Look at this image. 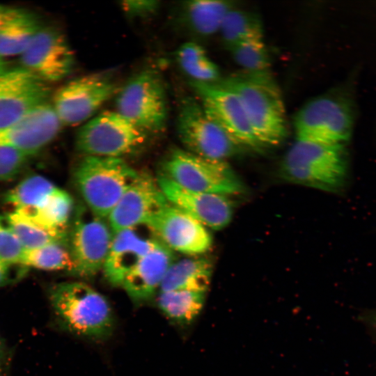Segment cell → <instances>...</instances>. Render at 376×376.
<instances>
[{"mask_svg":"<svg viewBox=\"0 0 376 376\" xmlns=\"http://www.w3.org/2000/svg\"><path fill=\"white\" fill-rule=\"evenodd\" d=\"M62 126L52 104L43 103L15 123L0 127V147L33 156L55 139Z\"/></svg>","mask_w":376,"mask_h":376,"instance_id":"cell-17","label":"cell"},{"mask_svg":"<svg viewBox=\"0 0 376 376\" xmlns=\"http://www.w3.org/2000/svg\"><path fill=\"white\" fill-rule=\"evenodd\" d=\"M294 124L296 140L345 145L352 134L354 116L347 102L324 95L304 104Z\"/></svg>","mask_w":376,"mask_h":376,"instance_id":"cell-7","label":"cell"},{"mask_svg":"<svg viewBox=\"0 0 376 376\" xmlns=\"http://www.w3.org/2000/svg\"><path fill=\"white\" fill-rule=\"evenodd\" d=\"M219 32L228 48L247 39L263 37L259 18L253 13L233 8L226 15Z\"/></svg>","mask_w":376,"mask_h":376,"instance_id":"cell-30","label":"cell"},{"mask_svg":"<svg viewBox=\"0 0 376 376\" xmlns=\"http://www.w3.org/2000/svg\"><path fill=\"white\" fill-rule=\"evenodd\" d=\"M72 228L70 251L72 260L70 273L91 278L102 270L113 232L106 219L81 211Z\"/></svg>","mask_w":376,"mask_h":376,"instance_id":"cell-10","label":"cell"},{"mask_svg":"<svg viewBox=\"0 0 376 376\" xmlns=\"http://www.w3.org/2000/svg\"><path fill=\"white\" fill-rule=\"evenodd\" d=\"M0 376H3V372H2V352H1V342H0Z\"/></svg>","mask_w":376,"mask_h":376,"instance_id":"cell-39","label":"cell"},{"mask_svg":"<svg viewBox=\"0 0 376 376\" xmlns=\"http://www.w3.org/2000/svg\"><path fill=\"white\" fill-rule=\"evenodd\" d=\"M234 92L262 146L278 145L287 135L285 111L280 90L267 71L235 75L221 83Z\"/></svg>","mask_w":376,"mask_h":376,"instance_id":"cell-1","label":"cell"},{"mask_svg":"<svg viewBox=\"0 0 376 376\" xmlns=\"http://www.w3.org/2000/svg\"><path fill=\"white\" fill-rule=\"evenodd\" d=\"M52 308L72 332L93 340L109 337L114 316L107 298L89 285L69 281L54 285L49 291Z\"/></svg>","mask_w":376,"mask_h":376,"instance_id":"cell-2","label":"cell"},{"mask_svg":"<svg viewBox=\"0 0 376 376\" xmlns=\"http://www.w3.org/2000/svg\"><path fill=\"white\" fill-rule=\"evenodd\" d=\"M23 68L47 82L67 77L74 65V54L63 35L55 29L40 28L20 55Z\"/></svg>","mask_w":376,"mask_h":376,"instance_id":"cell-13","label":"cell"},{"mask_svg":"<svg viewBox=\"0 0 376 376\" xmlns=\"http://www.w3.org/2000/svg\"><path fill=\"white\" fill-rule=\"evenodd\" d=\"M282 165H300L347 171L345 145L296 140Z\"/></svg>","mask_w":376,"mask_h":376,"instance_id":"cell-21","label":"cell"},{"mask_svg":"<svg viewBox=\"0 0 376 376\" xmlns=\"http://www.w3.org/2000/svg\"><path fill=\"white\" fill-rule=\"evenodd\" d=\"M6 70V63L3 58L0 56V73L5 71Z\"/></svg>","mask_w":376,"mask_h":376,"instance_id":"cell-38","label":"cell"},{"mask_svg":"<svg viewBox=\"0 0 376 376\" xmlns=\"http://www.w3.org/2000/svg\"><path fill=\"white\" fill-rule=\"evenodd\" d=\"M233 8L228 1H189L182 6L183 17L195 33L210 36L219 31L226 15Z\"/></svg>","mask_w":376,"mask_h":376,"instance_id":"cell-23","label":"cell"},{"mask_svg":"<svg viewBox=\"0 0 376 376\" xmlns=\"http://www.w3.org/2000/svg\"><path fill=\"white\" fill-rule=\"evenodd\" d=\"M73 207L71 196L58 187L42 203L35 207L14 210L47 228L66 230Z\"/></svg>","mask_w":376,"mask_h":376,"instance_id":"cell-24","label":"cell"},{"mask_svg":"<svg viewBox=\"0 0 376 376\" xmlns=\"http://www.w3.org/2000/svg\"><path fill=\"white\" fill-rule=\"evenodd\" d=\"M228 49L235 62L245 71H267L269 57L263 37L241 41Z\"/></svg>","mask_w":376,"mask_h":376,"instance_id":"cell-32","label":"cell"},{"mask_svg":"<svg viewBox=\"0 0 376 376\" xmlns=\"http://www.w3.org/2000/svg\"><path fill=\"white\" fill-rule=\"evenodd\" d=\"M29 13L22 9L0 4V32Z\"/></svg>","mask_w":376,"mask_h":376,"instance_id":"cell-36","label":"cell"},{"mask_svg":"<svg viewBox=\"0 0 376 376\" xmlns=\"http://www.w3.org/2000/svg\"><path fill=\"white\" fill-rule=\"evenodd\" d=\"M24 250L6 219L0 217V259L10 266L19 265Z\"/></svg>","mask_w":376,"mask_h":376,"instance_id":"cell-33","label":"cell"},{"mask_svg":"<svg viewBox=\"0 0 376 376\" xmlns=\"http://www.w3.org/2000/svg\"><path fill=\"white\" fill-rule=\"evenodd\" d=\"M168 203L157 178L147 173H138L109 214L107 221L113 233L146 225Z\"/></svg>","mask_w":376,"mask_h":376,"instance_id":"cell-15","label":"cell"},{"mask_svg":"<svg viewBox=\"0 0 376 376\" xmlns=\"http://www.w3.org/2000/svg\"><path fill=\"white\" fill-rule=\"evenodd\" d=\"M373 322H374L375 324L376 325V314L374 316Z\"/></svg>","mask_w":376,"mask_h":376,"instance_id":"cell-40","label":"cell"},{"mask_svg":"<svg viewBox=\"0 0 376 376\" xmlns=\"http://www.w3.org/2000/svg\"><path fill=\"white\" fill-rule=\"evenodd\" d=\"M176 59L182 70L193 80L201 82H215L220 72L200 45L187 42L176 52Z\"/></svg>","mask_w":376,"mask_h":376,"instance_id":"cell-27","label":"cell"},{"mask_svg":"<svg viewBox=\"0 0 376 376\" xmlns=\"http://www.w3.org/2000/svg\"><path fill=\"white\" fill-rule=\"evenodd\" d=\"M191 84L206 113L235 143L240 146H262L234 92L215 82L191 81Z\"/></svg>","mask_w":376,"mask_h":376,"instance_id":"cell-11","label":"cell"},{"mask_svg":"<svg viewBox=\"0 0 376 376\" xmlns=\"http://www.w3.org/2000/svg\"><path fill=\"white\" fill-rule=\"evenodd\" d=\"M281 174L289 182L320 189L335 190L343 183L347 171L300 165H282Z\"/></svg>","mask_w":376,"mask_h":376,"instance_id":"cell-26","label":"cell"},{"mask_svg":"<svg viewBox=\"0 0 376 376\" xmlns=\"http://www.w3.org/2000/svg\"><path fill=\"white\" fill-rule=\"evenodd\" d=\"M163 174L193 191L225 196L242 193L243 183L225 160L202 157L185 149H173L162 164Z\"/></svg>","mask_w":376,"mask_h":376,"instance_id":"cell-4","label":"cell"},{"mask_svg":"<svg viewBox=\"0 0 376 376\" xmlns=\"http://www.w3.org/2000/svg\"><path fill=\"white\" fill-rule=\"evenodd\" d=\"M49 94L47 84L22 68L0 73V127L11 125L38 106Z\"/></svg>","mask_w":376,"mask_h":376,"instance_id":"cell-14","label":"cell"},{"mask_svg":"<svg viewBox=\"0 0 376 376\" xmlns=\"http://www.w3.org/2000/svg\"><path fill=\"white\" fill-rule=\"evenodd\" d=\"M173 261V253L158 241L126 276L120 287L135 303H142L159 292Z\"/></svg>","mask_w":376,"mask_h":376,"instance_id":"cell-19","label":"cell"},{"mask_svg":"<svg viewBox=\"0 0 376 376\" xmlns=\"http://www.w3.org/2000/svg\"><path fill=\"white\" fill-rule=\"evenodd\" d=\"M176 125L185 150L198 156L226 161L240 149V146L206 113L201 102L191 97L181 101Z\"/></svg>","mask_w":376,"mask_h":376,"instance_id":"cell-8","label":"cell"},{"mask_svg":"<svg viewBox=\"0 0 376 376\" xmlns=\"http://www.w3.org/2000/svg\"><path fill=\"white\" fill-rule=\"evenodd\" d=\"M157 182L168 202L187 212L205 227L221 230L232 220L233 203L228 196L185 189L164 175Z\"/></svg>","mask_w":376,"mask_h":376,"instance_id":"cell-16","label":"cell"},{"mask_svg":"<svg viewBox=\"0 0 376 376\" xmlns=\"http://www.w3.org/2000/svg\"><path fill=\"white\" fill-rule=\"evenodd\" d=\"M137 173L123 158L85 156L74 182L88 209L107 219Z\"/></svg>","mask_w":376,"mask_h":376,"instance_id":"cell-3","label":"cell"},{"mask_svg":"<svg viewBox=\"0 0 376 376\" xmlns=\"http://www.w3.org/2000/svg\"><path fill=\"white\" fill-rule=\"evenodd\" d=\"M157 306L173 322L185 326L192 323L202 311L206 292L176 290L159 292Z\"/></svg>","mask_w":376,"mask_h":376,"instance_id":"cell-22","label":"cell"},{"mask_svg":"<svg viewBox=\"0 0 376 376\" xmlns=\"http://www.w3.org/2000/svg\"><path fill=\"white\" fill-rule=\"evenodd\" d=\"M10 265L0 259V288L6 284L9 279Z\"/></svg>","mask_w":376,"mask_h":376,"instance_id":"cell-37","label":"cell"},{"mask_svg":"<svg viewBox=\"0 0 376 376\" xmlns=\"http://www.w3.org/2000/svg\"><path fill=\"white\" fill-rule=\"evenodd\" d=\"M212 273V264L205 257L193 256L173 261L159 291L189 290L206 292Z\"/></svg>","mask_w":376,"mask_h":376,"instance_id":"cell-20","label":"cell"},{"mask_svg":"<svg viewBox=\"0 0 376 376\" xmlns=\"http://www.w3.org/2000/svg\"><path fill=\"white\" fill-rule=\"evenodd\" d=\"M24 249H31L54 242H64L66 230H54L13 211L5 218Z\"/></svg>","mask_w":376,"mask_h":376,"instance_id":"cell-25","label":"cell"},{"mask_svg":"<svg viewBox=\"0 0 376 376\" xmlns=\"http://www.w3.org/2000/svg\"><path fill=\"white\" fill-rule=\"evenodd\" d=\"M19 265L45 271L68 272H71L73 266L70 249L65 247L63 242L25 249Z\"/></svg>","mask_w":376,"mask_h":376,"instance_id":"cell-28","label":"cell"},{"mask_svg":"<svg viewBox=\"0 0 376 376\" xmlns=\"http://www.w3.org/2000/svg\"><path fill=\"white\" fill-rule=\"evenodd\" d=\"M146 225L171 251L196 256L205 253L212 244L211 235L205 226L169 203Z\"/></svg>","mask_w":376,"mask_h":376,"instance_id":"cell-12","label":"cell"},{"mask_svg":"<svg viewBox=\"0 0 376 376\" xmlns=\"http://www.w3.org/2000/svg\"><path fill=\"white\" fill-rule=\"evenodd\" d=\"M116 111L148 134L162 132L167 122V97L160 76L146 70L130 79L116 94Z\"/></svg>","mask_w":376,"mask_h":376,"instance_id":"cell-5","label":"cell"},{"mask_svg":"<svg viewBox=\"0 0 376 376\" xmlns=\"http://www.w3.org/2000/svg\"><path fill=\"white\" fill-rule=\"evenodd\" d=\"M159 1L152 0H127L120 2L122 10L129 17H145L155 13Z\"/></svg>","mask_w":376,"mask_h":376,"instance_id":"cell-35","label":"cell"},{"mask_svg":"<svg viewBox=\"0 0 376 376\" xmlns=\"http://www.w3.org/2000/svg\"><path fill=\"white\" fill-rule=\"evenodd\" d=\"M158 241L146 225L114 233L102 269L105 279L111 285L120 287L126 276Z\"/></svg>","mask_w":376,"mask_h":376,"instance_id":"cell-18","label":"cell"},{"mask_svg":"<svg viewBox=\"0 0 376 376\" xmlns=\"http://www.w3.org/2000/svg\"><path fill=\"white\" fill-rule=\"evenodd\" d=\"M57 188V186L45 177L32 175L9 190L5 196V201L13 207L14 210L35 207Z\"/></svg>","mask_w":376,"mask_h":376,"instance_id":"cell-29","label":"cell"},{"mask_svg":"<svg viewBox=\"0 0 376 376\" xmlns=\"http://www.w3.org/2000/svg\"><path fill=\"white\" fill-rule=\"evenodd\" d=\"M147 136L117 111H105L81 125L76 146L85 156L123 158L139 149Z\"/></svg>","mask_w":376,"mask_h":376,"instance_id":"cell-6","label":"cell"},{"mask_svg":"<svg viewBox=\"0 0 376 376\" xmlns=\"http://www.w3.org/2000/svg\"><path fill=\"white\" fill-rule=\"evenodd\" d=\"M31 156L17 148L0 147V181H8L15 178Z\"/></svg>","mask_w":376,"mask_h":376,"instance_id":"cell-34","label":"cell"},{"mask_svg":"<svg viewBox=\"0 0 376 376\" xmlns=\"http://www.w3.org/2000/svg\"><path fill=\"white\" fill-rule=\"evenodd\" d=\"M40 28L30 13L10 24L0 32V56L21 55Z\"/></svg>","mask_w":376,"mask_h":376,"instance_id":"cell-31","label":"cell"},{"mask_svg":"<svg viewBox=\"0 0 376 376\" xmlns=\"http://www.w3.org/2000/svg\"><path fill=\"white\" fill-rule=\"evenodd\" d=\"M119 89L106 75H84L61 86L54 95L52 107L63 126L83 125Z\"/></svg>","mask_w":376,"mask_h":376,"instance_id":"cell-9","label":"cell"}]
</instances>
